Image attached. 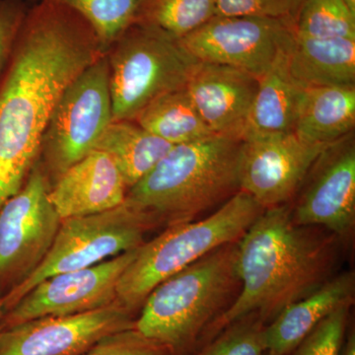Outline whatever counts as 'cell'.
<instances>
[{
    "label": "cell",
    "instance_id": "33",
    "mask_svg": "<svg viewBox=\"0 0 355 355\" xmlns=\"http://www.w3.org/2000/svg\"><path fill=\"white\" fill-rule=\"evenodd\" d=\"M343 1L349 9L350 12L355 15V0H343Z\"/></svg>",
    "mask_w": 355,
    "mask_h": 355
},
{
    "label": "cell",
    "instance_id": "7",
    "mask_svg": "<svg viewBox=\"0 0 355 355\" xmlns=\"http://www.w3.org/2000/svg\"><path fill=\"white\" fill-rule=\"evenodd\" d=\"M112 121L106 53L67 86L51 114L37 161L51 187L95 148Z\"/></svg>",
    "mask_w": 355,
    "mask_h": 355
},
{
    "label": "cell",
    "instance_id": "8",
    "mask_svg": "<svg viewBox=\"0 0 355 355\" xmlns=\"http://www.w3.org/2000/svg\"><path fill=\"white\" fill-rule=\"evenodd\" d=\"M153 230L127 202L91 216L72 217L60 223L50 252L39 268L2 297L4 312L42 280L58 273L89 268L141 246Z\"/></svg>",
    "mask_w": 355,
    "mask_h": 355
},
{
    "label": "cell",
    "instance_id": "23",
    "mask_svg": "<svg viewBox=\"0 0 355 355\" xmlns=\"http://www.w3.org/2000/svg\"><path fill=\"white\" fill-rule=\"evenodd\" d=\"M216 16V0H142L132 24L150 26L180 40Z\"/></svg>",
    "mask_w": 355,
    "mask_h": 355
},
{
    "label": "cell",
    "instance_id": "14",
    "mask_svg": "<svg viewBox=\"0 0 355 355\" xmlns=\"http://www.w3.org/2000/svg\"><path fill=\"white\" fill-rule=\"evenodd\" d=\"M328 146L309 144L294 132L244 139L240 189L263 209L289 203L311 166Z\"/></svg>",
    "mask_w": 355,
    "mask_h": 355
},
{
    "label": "cell",
    "instance_id": "9",
    "mask_svg": "<svg viewBox=\"0 0 355 355\" xmlns=\"http://www.w3.org/2000/svg\"><path fill=\"white\" fill-rule=\"evenodd\" d=\"M50 184L38 163L0 209V295L22 284L50 252L62 219L49 198Z\"/></svg>",
    "mask_w": 355,
    "mask_h": 355
},
{
    "label": "cell",
    "instance_id": "32",
    "mask_svg": "<svg viewBox=\"0 0 355 355\" xmlns=\"http://www.w3.org/2000/svg\"><path fill=\"white\" fill-rule=\"evenodd\" d=\"M305 0H291V19L295 23L296 16Z\"/></svg>",
    "mask_w": 355,
    "mask_h": 355
},
{
    "label": "cell",
    "instance_id": "6",
    "mask_svg": "<svg viewBox=\"0 0 355 355\" xmlns=\"http://www.w3.org/2000/svg\"><path fill=\"white\" fill-rule=\"evenodd\" d=\"M113 121H133L159 96L186 87L198 60L179 40L132 24L107 50Z\"/></svg>",
    "mask_w": 355,
    "mask_h": 355
},
{
    "label": "cell",
    "instance_id": "24",
    "mask_svg": "<svg viewBox=\"0 0 355 355\" xmlns=\"http://www.w3.org/2000/svg\"><path fill=\"white\" fill-rule=\"evenodd\" d=\"M294 31L308 38L355 40V15L343 0H305L296 16Z\"/></svg>",
    "mask_w": 355,
    "mask_h": 355
},
{
    "label": "cell",
    "instance_id": "16",
    "mask_svg": "<svg viewBox=\"0 0 355 355\" xmlns=\"http://www.w3.org/2000/svg\"><path fill=\"white\" fill-rule=\"evenodd\" d=\"M128 188L108 154L93 149L58 178L49 198L62 220L91 216L123 205Z\"/></svg>",
    "mask_w": 355,
    "mask_h": 355
},
{
    "label": "cell",
    "instance_id": "2",
    "mask_svg": "<svg viewBox=\"0 0 355 355\" xmlns=\"http://www.w3.org/2000/svg\"><path fill=\"white\" fill-rule=\"evenodd\" d=\"M340 243L324 229L294 223L291 203L263 210L238 241L239 294L196 350L247 315L268 324L287 306L316 291L336 275Z\"/></svg>",
    "mask_w": 355,
    "mask_h": 355
},
{
    "label": "cell",
    "instance_id": "20",
    "mask_svg": "<svg viewBox=\"0 0 355 355\" xmlns=\"http://www.w3.org/2000/svg\"><path fill=\"white\" fill-rule=\"evenodd\" d=\"M287 50L282 51L270 69L259 78L258 90L243 140L261 135L293 132L299 101L304 88L299 86L289 73Z\"/></svg>",
    "mask_w": 355,
    "mask_h": 355
},
{
    "label": "cell",
    "instance_id": "29",
    "mask_svg": "<svg viewBox=\"0 0 355 355\" xmlns=\"http://www.w3.org/2000/svg\"><path fill=\"white\" fill-rule=\"evenodd\" d=\"M216 6L217 15L219 16L292 21L291 0H216Z\"/></svg>",
    "mask_w": 355,
    "mask_h": 355
},
{
    "label": "cell",
    "instance_id": "26",
    "mask_svg": "<svg viewBox=\"0 0 355 355\" xmlns=\"http://www.w3.org/2000/svg\"><path fill=\"white\" fill-rule=\"evenodd\" d=\"M258 315L233 322L191 355H265V329Z\"/></svg>",
    "mask_w": 355,
    "mask_h": 355
},
{
    "label": "cell",
    "instance_id": "3",
    "mask_svg": "<svg viewBox=\"0 0 355 355\" xmlns=\"http://www.w3.org/2000/svg\"><path fill=\"white\" fill-rule=\"evenodd\" d=\"M243 146L244 140L222 135L174 146L125 202L153 230L195 221L241 191Z\"/></svg>",
    "mask_w": 355,
    "mask_h": 355
},
{
    "label": "cell",
    "instance_id": "31",
    "mask_svg": "<svg viewBox=\"0 0 355 355\" xmlns=\"http://www.w3.org/2000/svg\"><path fill=\"white\" fill-rule=\"evenodd\" d=\"M338 355H355V331L354 327L352 328L350 324L347 328L342 349Z\"/></svg>",
    "mask_w": 355,
    "mask_h": 355
},
{
    "label": "cell",
    "instance_id": "4",
    "mask_svg": "<svg viewBox=\"0 0 355 355\" xmlns=\"http://www.w3.org/2000/svg\"><path fill=\"white\" fill-rule=\"evenodd\" d=\"M237 259L238 242L223 245L161 282L144 301L135 330L171 355L193 354L239 294Z\"/></svg>",
    "mask_w": 355,
    "mask_h": 355
},
{
    "label": "cell",
    "instance_id": "28",
    "mask_svg": "<svg viewBox=\"0 0 355 355\" xmlns=\"http://www.w3.org/2000/svg\"><path fill=\"white\" fill-rule=\"evenodd\" d=\"M80 355H171L165 345L135 330L119 331L105 336Z\"/></svg>",
    "mask_w": 355,
    "mask_h": 355
},
{
    "label": "cell",
    "instance_id": "13",
    "mask_svg": "<svg viewBox=\"0 0 355 355\" xmlns=\"http://www.w3.org/2000/svg\"><path fill=\"white\" fill-rule=\"evenodd\" d=\"M135 319L116 300L80 314L30 320L1 331L0 355H80L105 336L135 328Z\"/></svg>",
    "mask_w": 355,
    "mask_h": 355
},
{
    "label": "cell",
    "instance_id": "19",
    "mask_svg": "<svg viewBox=\"0 0 355 355\" xmlns=\"http://www.w3.org/2000/svg\"><path fill=\"white\" fill-rule=\"evenodd\" d=\"M354 127L355 86L303 89L293 130L299 139L328 146Z\"/></svg>",
    "mask_w": 355,
    "mask_h": 355
},
{
    "label": "cell",
    "instance_id": "1",
    "mask_svg": "<svg viewBox=\"0 0 355 355\" xmlns=\"http://www.w3.org/2000/svg\"><path fill=\"white\" fill-rule=\"evenodd\" d=\"M106 53L92 25L70 7L41 0L28 8L0 76V209L38 161L60 96Z\"/></svg>",
    "mask_w": 355,
    "mask_h": 355
},
{
    "label": "cell",
    "instance_id": "30",
    "mask_svg": "<svg viewBox=\"0 0 355 355\" xmlns=\"http://www.w3.org/2000/svg\"><path fill=\"white\" fill-rule=\"evenodd\" d=\"M28 8L25 0H0V76L12 53Z\"/></svg>",
    "mask_w": 355,
    "mask_h": 355
},
{
    "label": "cell",
    "instance_id": "12",
    "mask_svg": "<svg viewBox=\"0 0 355 355\" xmlns=\"http://www.w3.org/2000/svg\"><path fill=\"white\" fill-rule=\"evenodd\" d=\"M137 249L42 280L4 313L2 330L38 318L69 316L113 304L121 275L137 256Z\"/></svg>",
    "mask_w": 355,
    "mask_h": 355
},
{
    "label": "cell",
    "instance_id": "10",
    "mask_svg": "<svg viewBox=\"0 0 355 355\" xmlns=\"http://www.w3.org/2000/svg\"><path fill=\"white\" fill-rule=\"evenodd\" d=\"M293 36L291 20L217 15L179 42L198 62L227 65L260 78Z\"/></svg>",
    "mask_w": 355,
    "mask_h": 355
},
{
    "label": "cell",
    "instance_id": "5",
    "mask_svg": "<svg viewBox=\"0 0 355 355\" xmlns=\"http://www.w3.org/2000/svg\"><path fill=\"white\" fill-rule=\"evenodd\" d=\"M263 210L239 191L210 216L166 228L139 247L119 280L116 300L137 315L158 284L217 248L239 241Z\"/></svg>",
    "mask_w": 355,
    "mask_h": 355
},
{
    "label": "cell",
    "instance_id": "27",
    "mask_svg": "<svg viewBox=\"0 0 355 355\" xmlns=\"http://www.w3.org/2000/svg\"><path fill=\"white\" fill-rule=\"evenodd\" d=\"M352 303L324 319L288 355H338L349 324Z\"/></svg>",
    "mask_w": 355,
    "mask_h": 355
},
{
    "label": "cell",
    "instance_id": "34",
    "mask_svg": "<svg viewBox=\"0 0 355 355\" xmlns=\"http://www.w3.org/2000/svg\"><path fill=\"white\" fill-rule=\"evenodd\" d=\"M4 307H3V301H2V296L0 295V333L2 331V321H3L4 316Z\"/></svg>",
    "mask_w": 355,
    "mask_h": 355
},
{
    "label": "cell",
    "instance_id": "11",
    "mask_svg": "<svg viewBox=\"0 0 355 355\" xmlns=\"http://www.w3.org/2000/svg\"><path fill=\"white\" fill-rule=\"evenodd\" d=\"M289 203L294 223L349 239L355 224L354 132L320 153Z\"/></svg>",
    "mask_w": 355,
    "mask_h": 355
},
{
    "label": "cell",
    "instance_id": "17",
    "mask_svg": "<svg viewBox=\"0 0 355 355\" xmlns=\"http://www.w3.org/2000/svg\"><path fill=\"white\" fill-rule=\"evenodd\" d=\"M355 277L352 270L336 273L307 297L287 306L265 329L266 352L288 355L311 331L345 304H354Z\"/></svg>",
    "mask_w": 355,
    "mask_h": 355
},
{
    "label": "cell",
    "instance_id": "18",
    "mask_svg": "<svg viewBox=\"0 0 355 355\" xmlns=\"http://www.w3.org/2000/svg\"><path fill=\"white\" fill-rule=\"evenodd\" d=\"M287 67L302 88L355 86V40L308 38L294 31Z\"/></svg>",
    "mask_w": 355,
    "mask_h": 355
},
{
    "label": "cell",
    "instance_id": "22",
    "mask_svg": "<svg viewBox=\"0 0 355 355\" xmlns=\"http://www.w3.org/2000/svg\"><path fill=\"white\" fill-rule=\"evenodd\" d=\"M133 121L172 146L216 135L203 121L186 87L159 96Z\"/></svg>",
    "mask_w": 355,
    "mask_h": 355
},
{
    "label": "cell",
    "instance_id": "21",
    "mask_svg": "<svg viewBox=\"0 0 355 355\" xmlns=\"http://www.w3.org/2000/svg\"><path fill=\"white\" fill-rule=\"evenodd\" d=\"M171 144L140 127L135 121H112L94 149L108 154L128 190L146 177L171 150Z\"/></svg>",
    "mask_w": 355,
    "mask_h": 355
},
{
    "label": "cell",
    "instance_id": "15",
    "mask_svg": "<svg viewBox=\"0 0 355 355\" xmlns=\"http://www.w3.org/2000/svg\"><path fill=\"white\" fill-rule=\"evenodd\" d=\"M259 78L243 70L198 62L186 89L212 133L243 139Z\"/></svg>",
    "mask_w": 355,
    "mask_h": 355
},
{
    "label": "cell",
    "instance_id": "25",
    "mask_svg": "<svg viewBox=\"0 0 355 355\" xmlns=\"http://www.w3.org/2000/svg\"><path fill=\"white\" fill-rule=\"evenodd\" d=\"M41 1V0H35ZM76 10L92 25L106 50L132 24L142 0H55Z\"/></svg>",
    "mask_w": 355,
    "mask_h": 355
},
{
    "label": "cell",
    "instance_id": "35",
    "mask_svg": "<svg viewBox=\"0 0 355 355\" xmlns=\"http://www.w3.org/2000/svg\"><path fill=\"white\" fill-rule=\"evenodd\" d=\"M265 355H277V354H272V352H266Z\"/></svg>",
    "mask_w": 355,
    "mask_h": 355
}]
</instances>
